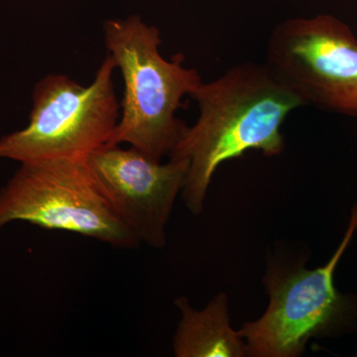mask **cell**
I'll use <instances>...</instances> for the list:
<instances>
[{"mask_svg":"<svg viewBox=\"0 0 357 357\" xmlns=\"http://www.w3.org/2000/svg\"><path fill=\"white\" fill-rule=\"evenodd\" d=\"M103 33L124 82L121 115L107 146L128 144L161 161L188 128L176 116L183 98L203 81L196 70L185 67L182 54L166 60L158 28L138 16L107 20Z\"/></svg>","mask_w":357,"mask_h":357,"instance_id":"cell-2","label":"cell"},{"mask_svg":"<svg viewBox=\"0 0 357 357\" xmlns=\"http://www.w3.org/2000/svg\"><path fill=\"white\" fill-rule=\"evenodd\" d=\"M86 163L115 217L154 248L167 243L166 227L178 195L184 189L189 162L151 158L136 148L105 146Z\"/></svg>","mask_w":357,"mask_h":357,"instance_id":"cell-7","label":"cell"},{"mask_svg":"<svg viewBox=\"0 0 357 357\" xmlns=\"http://www.w3.org/2000/svg\"><path fill=\"white\" fill-rule=\"evenodd\" d=\"M351 218L357 220V204H356V206H354V210H352Z\"/></svg>","mask_w":357,"mask_h":357,"instance_id":"cell-9","label":"cell"},{"mask_svg":"<svg viewBox=\"0 0 357 357\" xmlns=\"http://www.w3.org/2000/svg\"><path fill=\"white\" fill-rule=\"evenodd\" d=\"M15 222L79 234L114 248L141 243L112 213L86 159L21 163L0 190V229Z\"/></svg>","mask_w":357,"mask_h":357,"instance_id":"cell-5","label":"cell"},{"mask_svg":"<svg viewBox=\"0 0 357 357\" xmlns=\"http://www.w3.org/2000/svg\"><path fill=\"white\" fill-rule=\"evenodd\" d=\"M199 107L196 123L187 128L169 158L189 162L182 195L191 213L204 210L215 171L250 150L265 156L285 148L281 126L303 103L275 79L264 64L234 66L222 77L192 91Z\"/></svg>","mask_w":357,"mask_h":357,"instance_id":"cell-1","label":"cell"},{"mask_svg":"<svg viewBox=\"0 0 357 357\" xmlns=\"http://www.w3.org/2000/svg\"><path fill=\"white\" fill-rule=\"evenodd\" d=\"M181 312L180 323L173 338L177 357L248 356L245 342L230 326L227 298L220 294L204 310L197 311L187 298L175 301Z\"/></svg>","mask_w":357,"mask_h":357,"instance_id":"cell-8","label":"cell"},{"mask_svg":"<svg viewBox=\"0 0 357 357\" xmlns=\"http://www.w3.org/2000/svg\"><path fill=\"white\" fill-rule=\"evenodd\" d=\"M264 65L303 105L357 117V38L335 16L292 18L277 25Z\"/></svg>","mask_w":357,"mask_h":357,"instance_id":"cell-6","label":"cell"},{"mask_svg":"<svg viewBox=\"0 0 357 357\" xmlns=\"http://www.w3.org/2000/svg\"><path fill=\"white\" fill-rule=\"evenodd\" d=\"M115 68L109 54L88 86L65 75L42 79L33 91L29 124L0 138V158L20 163L86 159L107 146L121 117L112 79Z\"/></svg>","mask_w":357,"mask_h":357,"instance_id":"cell-3","label":"cell"},{"mask_svg":"<svg viewBox=\"0 0 357 357\" xmlns=\"http://www.w3.org/2000/svg\"><path fill=\"white\" fill-rule=\"evenodd\" d=\"M356 229L357 220L351 218L344 239L323 266L270 261L263 279L269 295L266 312L238 331L248 356H299L311 338L333 335L357 318L356 300L335 285V270Z\"/></svg>","mask_w":357,"mask_h":357,"instance_id":"cell-4","label":"cell"}]
</instances>
